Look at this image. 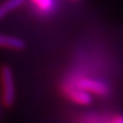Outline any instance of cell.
I'll return each mask as SVG.
<instances>
[{"mask_svg":"<svg viewBox=\"0 0 123 123\" xmlns=\"http://www.w3.org/2000/svg\"><path fill=\"white\" fill-rule=\"evenodd\" d=\"M31 1L37 6L38 9L43 12H48L53 7V0H31Z\"/></svg>","mask_w":123,"mask_h":123,"instance_id":"cell-6","label":"cell"},{"mask_svg":"<svg viewBox=\"0 0 123 123\" xmlns=\"http://www.w3.org/2000/svg\"><path fill=\"white\" fill-rule=\"evenodd\" d=\"M78 87L84 91H91L97 94H104L107 91V87L105 84L101 82H97L93 80H83L78 83Z\"/></svg>","mask_w":123,"mask_h":123,"instance_id":"cell-3","label":"cell"},{"mask_svg":"<svg viewBox=\"0 0 123 123\" xmlns=\"http://www.w3.org/2000/svg\"><path fill=\"white\" fill-rule=\"evenodd\" d=\"M0 86H1V103L5 108H11L15 102V86L13 73L7 65L0 68Z\"/></svg>","mask_w":123,"mask_h":123,"instance_id":"cell-1","label":"cell"},{"mask_svg":"<svg viewBox=\"0 0 123 123\" xmlns=\"http://www.w3.org/2000/svg\"><path fill=\"white\" fill-rule=\"evenodd\" d=\"M0 47L11 49V50H24L26 43L21 38L0 34Z\"/></svg>","mask_w":123,"mask_h":123,"instance_id":"cell-2","label":"cell"},{"mask_svg":"<svg viewBox=\"0 0 123 123\" xmlns=\"http://www.w3.org/2000/svg\"><path fill=\"white\" fill-rule=\"evenodd\" d=\"M24 3L25 0H5L4 2L0 3V21L3 20L11 11L21 7Z\"/></svg>","mask_w":123,"mask_h":123,"instance_id":"cell-4","label":"cell"},{"mask_svg":"<svg viewBox=\"0 0 123 123\" xmlns=\"http://www.w3.org/2000/svg\"><path fill=\"white\" fill-rule=\"evenodd\" d=\"M69 98H70L73 102H75L80 105H88L91 102V97L84 91L81 88H75L73 90H70L69 92Z\"/></svg>","mask_w":123,"mask_h":123,"instance_id":"cell-5","label":"cell"},{"mask_svg":"<svg viewBox=\"0 0 123 123\" xmlns=\"http://www.w3.org/2000/svg\"><path fill=\"white\" fill-rule=\"evenodd\" d=\"M73 1H75V0H73Z\"/></svg>","mask_w":123,"mask_h":123,"instance_id":"cell-7","label":"cell"}]
</instances>
